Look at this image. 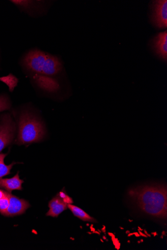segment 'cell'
<instances>
[{"label":"cell","instance_id":"obj_12","mask_svg":"<svg viewBox=\"0 0 167 250\" xmlns=\"http://www.w3.org/2000/svg\"><path fill=\"white\" fill-rule=\"evenodd\" d=\"M11 103L9 99L5 96H0V112L9 110Z\"/></svg>","mask_w":167,"mask_h":250},{"label":"cell","instance_id":"obj_13","mask_svg":"<svg viewBox=\"0 0 167 250\" xmlns=\"http://www.w3.org/2000/svg\"><path fill=\"white\" fill-rule=\"evenodd\" d=\"M9 206V198L8 192L7 195L4 198L0 199V213L4 215Z\"/></svg>","mask_w":167,"mask_h":250},{"label":"cell","instance_id":"obj_3","mask_svg":"<svg viewBox=\"0 0 167 250\" xmlns=\"http://www.w3.org/2000/svg\"><path fill=\"white\" fill-rule=\"evenodd\" d=\"M18 127L17 144L19 145L39 142L45 135L43 124L28 112L22 113Z\"/></svg>","mask_w":167,"mask_h":250},{"label":"cell","instance_id":"obj_10","mask_svg":"<svg viewBox=\"0 0 167 250\" xmlns=\"http://www.w3.org/2000/svg\"><path fill=\"white\" fill-rule=\"evenodd\" d=\"M68 208L72 213L75 216L84 222L96 223L97 220L90 216L88 213L81 208L72 204H68Z\"/></svg>","mask_w":167,"mask_h":250},{"label":"cell","instance_id":"obj_8","mask_svg":"<svg viewBox=\"0 0 167 250\" xmlns=\"http://www.w3.org/2000/svg\"><path fill=\"white\" fill-rule=\"evenodd\" d=\"M23 183L24 180L20 178L18 173L11 178H0V188L10 193L14 190H22Z\"/></svg>","mask_w":167,"mask_h":250},{"label":"cell","instance_id":"obj_1","mask_svg":"<svg viewBox=\"0 0 167 250\" xmlns=\"http://www.w3.org/2000/svg\"><path fill=\"white\" fill-rule=\"evenodd\" d=\"M129 198L141 212L150 217L165 219L167 217V187L151 185L138 187L129 190Z\"/></svg>","mask_w":167,"mask_h":250},{"label":"cell","instance_id":"obj_2","mask_svg":"<svg viewBox=\"0 0 167 250\" xmlns=\"http://www.w3.org/2000/svg\"><path fill=\"white\" fill-rule=\"evenodd\" d=\"M23 63L29 71L46 76L57 75L63 67L57 57L39 50L29 52L24 58Z\"/></svg>","mask_w":167,"mask_h":250},{"label":"cell","instance_id":"obj_6","mask_svg":"<svg viewBox=\"0 0 167 250\" xmlns=\"http://www.w3.org/2000/svg\"><path fill=\"white\" fill-rule=\"evenodd\" d=\"M9 206L4 216L13 217L25 213L30 207V204L27 200L20 199L8 192Z\"/></svg>","mask_w":167,"mask_h":250},{"label":"cell","instance_id":"obj_14","mask_svg":"<svg viewBox=\"0 0 167 250\" xmlns=\"http://www.w3.org/2000/svg\"><path fill=\"white\" fill-rule=\"evenodd\" d=\"M57 196L61 199L64 203L67 204V205H68V204H73V203L72 198L69 196L64 190L60 191Z\"/></svg>","mask_w":167,"mask_h":250},{"label":"cell","instance_id":"obj_4","mask_svg":"<svg viewBox=\"0 0 167 250\" xmlns=\"http://www.w3.org/2000/svg\"><path fill=\"white\" fill-rule=\"evenodd\" d=\"M16 130V125L11 115H3L0 122V152L12 143Z\"/></svg>","mask_w":167,"mask_h":250},{"label":"cell","instance_id":"obj_11","mask_svg":"<svg viewBox=\"0 0 167 250\" xmlns=\"http://www.w3.org/2000/svg\"><path fill=\"white\" fill-rule=\"evenodd\" d=\"M7 155V153H0V178H2L4 176L10 174L11 170L14 165L16 164L15 163H13L10 165H6L4 163V160Z\"/></svg>","mask_w":167,"mask_h":250},{"label":"cell","instance_id":"obj_5","mask_svg":"<svg viewBox=\"0 0 167 250\" xmlns=\"http://www.w3.org/2000/svg\"><path fill=\"white\" fill-rule=\"evenodd\" d=\"M151 6V21L159 29L167 27V1L159 0L152 2Z\"/></svg>","mask_w":167,"mask_h":250},{"label":"cell","instance_id":"obj_7","mask_svg":"<svg viewBox=\"0 0 167 250\" xmlns=\"http://www.w3.org/2000/svg\"><path fill=\"white\" fill-rule=\"evenodd\" d=\"M152 49L156 55L163 60L167 59V31L157 35L151 41Z\"/></svg>","mask_w":167,"mask_h":250},{"label":"cell","instance_id":"obj_9","mask_svg":"<svg viewBox=\"0 0 167 250\" xmlns=\"http://www.w3.org/2000/svg\"><path fill=\"white\" fill-rule=\"evenodd\" d=\"M48 207L49 210L46 213V215L54 218L58 217L68 209L67 204L57 195L49 202Z\"/></svg>","mask_w":167,"mask_h":250}]
</instances>
